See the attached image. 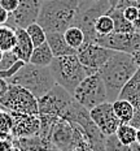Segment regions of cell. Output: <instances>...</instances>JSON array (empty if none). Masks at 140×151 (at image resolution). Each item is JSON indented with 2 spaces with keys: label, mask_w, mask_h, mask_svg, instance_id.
<instances>
[{
  "label": "cell",
  "mask_w": 140,
  "mask_h": 151,
  "mask_svg": "<svg viewBox=\"0 0 140 151\" xmlns=\"http://www.w3.org/2000/svg\"><path fill=\"white\" fill-rule=\"evenodd\" d=\"M104 150L105 151H132L131 146L122 143L116 134L107 136L104 141Z\"/></svg>",
  "instance_id": "26"
},
{
  "label": "cell",
  "mask_w": 140,
  "mask_h": 151,
  "mask_svg": "<svg viewBox=\"0 0 140 151\" xmlns=\"http://www.w3.org/2000/svg\"><path fill=\"white\" fill-rule=\"evenodd\" d=\"M134 26H135V30L136 31H140V8H139V14H138V18L135 20L134 22Z\"/></svg>",
  "instance_id": "36"
},
{
  "label": "cell",
  "mask_w": 140,
  "mask_h": 151,
  "mask_svg": "<svg viewBox=\"0 0 140 151\" xmlns=\"http://www.w3.org/2000/svg\"><path fill=\"white\" fill-rule=\"evenodd\" d=\"M136 132H138V129L135 127H132L130 122H126V124H121L118 127L116 136L122 143L131 146L132 143L136 142Z\"/></svg>",
  "instance_id": "22"
},
{
  "label": "cell",
  "mask_w": 140,
  "mask_h": 151,
  "mask_svg": "<svg viewBox=\"0 0 140 151\" xmlns=\"http://www.w3.org/2000/svg\"><path fill=\"white\" fill-rule=\"evenodd\" d=\"M49 70L55 78L56 85L61 86L73 95L77 86L90 76L77 55H66L55 58L49 65Z\"/></svg>",
  "instance_id": "4"
},
{
  "label": "cell",
  "mask_w": 140,
  "mask_h": 151,
  "mask_svg": "<svg viewBox=\"0 0 140 151\" xmlns=\"http://www.w3.org/2000/svg\"><path fill=\"white\" fill-rule=\"evenodd\" d=\"M139 34H140V31H139Z\"/></svg>",
  "instance_id": "46"
},
{
  "label": "cell",
  "mask_w": 140,
  "mask_h": 151,
  "mask_svg": "<svg viewBox=\"0 0 140 151\" xmlns=\"http://www.w3.org/2000/svg\"><path fill=\"white\" fill-rule=\"evenodd\" d=\"M79 0H49L40 5L36 24L48 33H62L73 26Z\"/></svg>",
  "instance_id": "2"
},
{
  "label": "cell",
  "mask_w": 140,
  "mask_h": 151,
  "mask_svg": "<svg viewBox=\"0 0 140 151\" xmlns=\"http://www.w3.org/2000/svg\"><path fill=\"white\" fill-rule=\"evenodd\" d=\"M73 98L82 107H85L87 111H91L95 107L108 102L107 89H105V85L99 72L87 76L78 85L73 93Z\"/></svg>",
  "instance_id": "6"
},
{
  "label": "cell",
  "mask_w": 140,
  "mask_h": 151,
  "mask_svg": "<svg viewBox=\"0 0 140 151\" xmlns=\"http://www.w3.org/2000/svg\"><path fill=\"white\" fill-rule=\"evenodd\" d=\"M25 64H26L25 61H22V60H18L14 65H12L11 68H8V69H5V70H1V72H0V77H1L3 80H5V81L8 82V81L11 80V78L13 77V76H14L16 73H17V72L20 70V69L22 68Z\"/></svg>",
  "instance_id": "28"
},
{
  "label": "cell",
  "mask_w": 140,
  "mask_h": 151,
  "mask_svg": "<svg viewBox=\"0 0 140 151\" xmlns=\"http://www.w3.org/2000/svg\"><path fill=\"white\" fill-rule=\"evenodd\" d=\"M16 37H17V42H16L13 52L17 55V58L20 59V60L29 63L31 53L34 51V45H33V42H31L26 29H22V27L16 29Z\"/></svg>",
  "instance_id": "14"
},
{
  "label": "cell",
  "mask_w": 140,
  "mask_h": 151,
  "mask_svg": "<svg viewBox=\"0 0 140 151\" xmlns=\"http://www.w3.org/2000/svg\"><path fill=\"white\" fill-rule=\"evenodd\" d=\"M26 31H27V34H29L34 47L40 46L47 42V33L39 24H36V22L30 24L29 26L26 27Z\"/></svg>",
  "instance_id": "24"
},
{
  "label": "cell",
  "mask_w": 140,
  "mask_h": 151,
  "mask_svg": "<svg viewBox=\"0 0 140 151\" xmlns=\"http://www.w3.org/2000/svg\"><path fill=\"white\" fill-rule=\"evenodd\" d=\"M95 31L97 38L105 37L108 34H112L114 31V22L109 14H102L96 20L95 22ZM96 38V39H97Z\"/></svg>",
  "instance_id": "23"
},
{
  "label": "cell",
  "mask_w": 140,
  "mask_h": 151,
  "mask_svg": "<svg viewBox=\"0 0 140 151\" xmlns=\"http://www.w3.org/2000/svg\"><path fill=\"white\" fill-rule=\"evenodd\" d=\"M8 87H9V83L5 80H3V78L0 77V98H1V96L7 93Z\"/></svg>",
  "instance_id": "34"
},
{
  "label": "cell",
  "mask_w": 140,
  "mask_h": 151,
  "mask_svg": "<svg viewBox=\"0 0 140 151\" xmlns=\"http://www.w3.org/2000/svg\"><path fill=\"white\" fill-rule=\"evenodd\" d=\"M90 116H91L92 121L95 125L100 129V132L107 136H112L116 134L118 127L121 125V121L114 113L113 104L110 102H105L102 104L95 107L90 111Z\"/></svg>",
  "instance_id": "11"
},
{
  "label": "cell",
  "mask_w": 140,
  "mask_h": 151,
  "mask_svg": "<svg viewBox=\"0 0 140 151\" xmlns=\"http://www.w3.org/2000/svg\"><path fill=\"white\" fill-rule=\"evenodd\" d=\"M138 69L139 67L134 56L124 52H114V55L99 69V74L101 76L107 89L108 102L113 103L118 99L123 86Z\"/></svg>",
  "instance_id": "1"
},
{
  "label": "cell",
  "mask_w": 140,
  "mask_h": 151,
  "mask_svg": "<svg viewBox=\"0 0 140 151\" xmlns=\"http://www.w3.org/2000/svg\"><path fill=\"white\" fill-rule=\"evenodd\" d=\"M8 20H9V13L0 5V26L1 25H7Z\"/></svg>",
  "instance_id": "33"
},
{
  "label": "cell",
  "mask_w": 140,
  "mask_h": 151,
  "mask_svg": "<svg viewBox=\"0 0 140 151\" xmlns=\"http://www.w3.org/2000/svg\"><path fill=\"white\" fill-rule=\"evenodd\" d=\"M44 1H49V0H40V3H44Z\"/></svg>",
  "instance_id": "43"
},
{
  "label": "cell",
  "mask_w": 140,
  "mask_h": 151,
  "mask_svg": "<svg viewBox=\"0 0 140 151\" xmlns=\"http://www.w3.org/2000/svg\"><path fill=\"white\" fill-rule=\"evenodd\" d=\"M116 51L108 50L102 46H99L96 43H85L77 51V56L82 65L88 70L90 76L93 73H97L99 69L107 63Z\"/></svg>",
  "instance_id": "9"
},
{
  "label": "cell",
  "mask_w": 140,
  "mask_h": 151,
  "mask_svg": "<svg viewBox=\"0 0 140 151\" xmlns=\"http://www.w3.org/2000/svg\"><path fill=\"white\" fill-rule=\"evenodd\" d=\"M112 8L109 0H100L96 3H86L83 0H79L78 5V12L74 18L73 26H77L86 35V43H95L96 31H95V22L100 16L108 14L109 9Z\"/></svg>",
  "instance_id": "5"
},
{
  "label": "cell",
  "mask_w": 140,
  "mask_h": 151,
  "mask_svg": "<svg viewBox=\"0 0 140 151\" xmlns=\"http://www.w3.org/2000/svg\"><path fill=\"white\" fill-rule=\"evenodd\" d=\"M13 117L12 137L16 139L21 138H34L40 133V117L39 115H23V113L11 112Z\"/></svg>",
  "instance_id": "13"
},
{
  "label": "cell",
  "mask_w": 140,
  "mask_h": 151,
  "mask_svg": "<svg viewBox=\"0 0 140 151\" xmlns=\"http://www.w3.org/2000/svg\"><path fill=\"white\" fill-rule=\"evenodd\" d=\"M86 3H96V1H100V0H83Z\"/></svg>",
  "instance_id": "41"
},
{
  "label": "cell",
  "mask_w": 140,
  "mask_h": 151,
  "mask_svg": "<svg viewBox=\"0 0 140 151\" xmlns=\"http://www.w3.org/2000/svg\"><path fill=\"white\" fill-rule=\"evenodd\" d=\"M136 142L140 145V128H138V132H136Z\"/></svg>",
  "instance_id": "39"
},
{
  "label": "cell",
  "mask_w": 140,
  "mask_h": 151,
  "mask_svg": "<svg viewBox=\"0 0 140 151\" xmlns=\"http://www.w3.org/2000/svg\"><path fill=\"white\" fill-rule=\"evenodd\" d=\"M130 124L132 127H135L136 129L140 128V108H135V113H134L132 120L130 121Z\"/></svg>",
  "instance_id": "32"
},
{
  "label": "cell",
  "mask_w": 140,
  "mask_h": 151,
  "mask_svg": "<svg viewBox=\"0 0 140 151\" xmlns=\"http://www.w3.org/2000/svg\"><path fill=\"white\" fill-rule=\"evenodd\" d=\"M3 55H4V52H3L1 50H0V61H1V59H3Z\"/></svg>",
  "instance_id": "42"
},
{
  "label": "cell",
  "mask_w": 140,
  "mask_h": 151,
  "mask_svg": "<svg viewBox=\"0 0 140 151\" xmlns=\"http://www.w3.org/2000/svg\"><path fill=\"white\" fill-rule=\"evenodd\" d=\"M108 14L110 16L114 22V31L116 33H134V31H136L134 24L130 22L123 16L122 9H119L117 7H112L109 9Z\"/></svg>",
  "instance_id": "18"
},
{
  "label": "cell",
  "mask_w": 140,
  "mask_h": 151,
  "mask_svg": "<svg viewBox=\"0 0 140 151\" xmlns=\"http://www.w3.org/2000/svg\"><path fill=\"white\" fill-rule=\"evenodd\" d=\"M8 83L22 86L38 99L43 98L56 85L49 67H36L30 63H26L8 81Z\"/></svg>",
  "instance_id": "3"
},
{
  "label": "cell",
  "mask_w": 140,
  "mask_h": 151,
  "mask_svg": "<svg viewBox=\"0 0 140 151\" xmlns=\"http://www.w3.org/2000/svg\"><path fill=\"white\" fill-rule=\"evenodd\" d=\"M13 117L12 113L4 108H0V138L12 137Z\"/></svg>",
  "instance_id": "25"
},
{
  "label": "cell",
  "mask_w": 140,
  "mask_h": 151,
  "mask_svg": "<svg viewBox=\"0 0 140 151\" xmlns=\"http://www.w3.org/2000/svg\"><path fill=\"white\" fill-rule=\"evenodd\" d=\"M47 43H48L55 58H60V56H66V55H77L75 50H73L66 43L62 33H48L47 34Z\"/></svg>",
  "instance_id": "16"
},
{
  "label": "cell",
  "mask_w": 140,
  "mask_h": 151,
  "mask_svg": "<svg viewBox=\"0 0 140 151\" xmlns=\"http://www.w3.org/2000/svg\"><path fill=\"white\" fill-rule=\"evenodd\" d=\"M123 12V16L130 21V22H135V20L138 18V14H139V7H127L122 9Z\"/></svg>",
  "instance_id": "29"
},
{
  "label": "cell",
  "mask_w": 140,
  "mask_h": 151,
  "mask_svg": "<svg viewBox=\"0 0 140 151\" xmlns=\"http://www.w3.org/2000/svg\"><path fill=\"white\" fill-rule=\"evenodd\" d=\"M118 99L129 100L135 108H140V69L123 86Z\"/></svg>",
  "instance_id": "15"
},
{
  "label": "cell",
  "mask_w": 140,
  "mask_h": 151,
  "mask_svg": "<svg viewBox=\"0 0 140 151\" xmlns=\"http://www.w3.org/2000/svg\"><path fill=\"white\" fill-rule=\"evenodd\" d=\"M136 1H138V5H139V7H140V0H136Z\"/></svg>",
  "instance_id": "44"
},
{
  "label": "cell",
  "mask_w": 140,
  "mask_h": 151,
  "mask_svg": "<svg viewBox=\"0 0 140 151\" xmlns=\"http://www.w3.org/2000/svg\"><path fill=\"white\" fill-rule=\"evenodd\" d=\"M18 60H20V59L17 58V55H16L13 51H7V52H4L1 61H0V72H1V70H5V69H8V68H11L12 65H14Z\"/></svg>",
  "instance_id": "27"
},
{
  "label": "cell",
  "mask_w": 140,
  "mask_h": 151,
  "mask_svg": "<svg viewBox=\"0 0 140 151\" xmlns=\"http://www.w3.org/2000/svg\"><path fill=\"white\" fill-rule=\"evenodd\" d=\"M131 149H132V151H140V145H139L138 142L132 143V145H131Z\"/></svg>",
  "instance_id": "37"
},
{
  "label": "cell",
  "mask_w": 140,
  "mask_h": 151,
  "mask_svg": "<svg viewBox=\"0 0 140 151\" xmlns=\"http://www.w3.org/2000/svg\"><path fill=\"white\" fill-rule=\"evenodd\" d=\"M53 59H55L53 53L49 48L48 43L45 42L40 46L34 47V51L31 53L29 63L33 65H36V67H49Z\"/></svg>",
  "instance_id": "17"
},
{
  "label": "cell",
  "mask_w": 140,
  "mask_h": 151,
  "mask_svg": "<svg viewBox=\"0 0 140 151\" xmlns=\"http://www.w3.org/2000/svg\"><path fill=\"white\" fill-rule=\"evenodd\" d=\"M14 146V138L7 137V138H0V151H9Z\"/></svg>",
  "instance_id": "30"
},
{
  "label": "cell",
  "mask_w": 140,
  "mask_h": 151,
  "mask_svg": "<svg viewBox=\"0 0 140 151\" xmlns=\"http://www.w3.org/2000/svg\"><path fill=\"white\" fill-rule=\"evenodd\" d=\"M64 37H65V40H66L68 45L73 50H75V51H78V50L86 43L85 33L82 31V29H79V27H77V26H70L69 29L64 33Z\"/></svg>",
  "instance_id": "21"
},
{
  "label": "cell",
  "mask_w": 140,
  "mask_h": 151,
  "mask_svg": "<svg viewBox=\"0 0 140 151\" xmlns=\"http://www.w3.org/2000/svg\"><path fill=\"white\" fill-rule=\"evenodd\" d=\"M0 106L9 112L39 115V99L18 85L9 83L7 93L0 98Z\"/></svg>",
  "instance_id": "7"
},
{
  "label": "cell",
  "mask_w": 140,
  "mask_h": 151,
  "mask_svg": "<svg viewBox=\"0 0 140 151\" xmlns=\"http://www.w3.org/2000/svg\"><path fill=\"white\" fill-rule=\"evenodd\" d=\"M116 7L119 8V9H124L127 7H139V5H138V1H136V0H118Z\"/></svg>",
  "instance_id": "31"
},
{
  "label": "cell",
  "mask_w": 140,
  "mask_h": 151,
  "mask_svg": "<svg viewBox=\"0 0 140 151\" xmlns=\"http://www.w3.org/2000/svg\"><path fill=\"white\" fill-rule=\"evenodd\" d=\"M0 108H3V107H1V106H0Z\"/></svg>",
  "instance_id": "45"
},
{
  "label": "cell",
  "mask_w": 140,
  "mask_h": 151,
  "mask_svg": "<svg viewBox=\"0 0 140 151\" xmlns=\"http://www.w3.org/2000/svg\"><path fill=\"white\" fill-rule=\"evenodd\" d=\"M132 56H134V59H135V61H136V64H138V67L140 69V47L138 50H136L135 52L132 53Z\"/></svg>",
  "instance_id": "35"
},
{
  "label": "cell",
  "mask_w": 140,
  "mask_h": 151,
  "mask_svg": "<svg viewBox=\"0 0 140 151\" xmlns=\"http://www.w3.org/2000/svg\"><path fill=\"white\" fill-rule=\"evenodd\" d=\"M9 151H23L22 149H21V147L20 146H17V145H14V146L13 147H12V149L11 150H9Z\"/></svg>",
  "instance_id": "38"
},
{
  "label": "cell",
  "mask_w": 140,
  "mask_h": 151,
  "mask_svg": "<svg viewBox=\"0 0 140 151\" xmlns=\"http://www.w3.org/2000/svg\"><path fill=\"white\" fill-rule=\"evenodd\" d=\"M40 5H42L40 0H21L17 11L9 14L7 25L13 29H20V27L26 29L30 24L36 22Z\"/></svg>",
  "instance_id": "12"
},
{
  "label": "cell",
  "mask_w": 140,
  "mask_h": 151,
  "mask_svg": "<svg viewBox=\"0 0 140 151\" xmlns=\"http://www.w3.org/2000/svg\"><path fill=\"white\" fill-rule=\"evenodd\" d=\"M112 104H113L114 113L118 117V120L121 121V124H126V122H130L132 120L134 113H135V107L129 100L117 99Z\"/></svg>",
  "instance_id": "19"
},
{
  "label": "cell",
  "mask_w": 140,
  "mask_h": 151,
  "mask_svg": "<svg viewBox=\"0 0 140 151\" xmlns=\"http://www.w3.org/2000/svg\"><path fill=\"white\" fill-rule=\"evenodd\" d=\"M95 43L108 50H112V51L132 55L140 47V34L139 31H134V33H116V31H113L112 34L97 38Z\"/></svg>",
  "instance_id": "10"
},
{
  "label": "cell",
  "mask_w": 140,
  "mask_h": 151,
  "mask_svg": "<svg viewBox=\"0 0 140 151\" xmlns=\"http://www.w3.org/2000/svg\"><path fill=\"white\" fill-rule=\"evenodd\" d=\"M73 102L74 98L71 94L58 85H55V87L49 93L39 99V116L49 119H62Z\"/></svg>",
  "instance_id": "8"
},
{
  "label": "cell",
  "mask_w": 140,
  "mask_h": 151,
  "mask_svg": "<svg viewBox=\"0 0 140 151\" xmlns=\"http://www.w3.org/2000/svg\"><path fill=\"white\" fill-rule=\"evenodd\" d=\"M16 42H17L16 29L8 25H1L0 26V50L3 52L13 51Z\"/></svg>",
  "instance_id": "20"
},
{
  "label": "cell",
  "mask_w": 140,
  "mask_h": 151,
  "mask_svg": "<svg viewBox=\"0 0 140 151\" xmlns=\"http://www.w3.org/2000/svg\"><path fill=\"white\" fill-rule=\"evenodd\" d=\"M109 3H110V5H112V7H116V5H117V3H118V0H109Z\"/></svg>",
  "instance_id": "40"
}]
</instances>
